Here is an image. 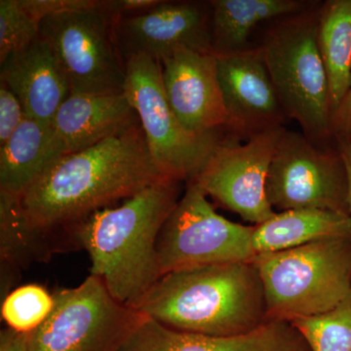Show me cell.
<instances>
[{"mask_svg": "<svg viewBox=\"0 0 351 351\" xmlns=\"http://www.w3.org/2000/svg\"><path fill=\"white\" fill-rule=\"evenodd\" d=\"M140 120L82 151L58 158L21 197L34 228L47 233L69 226L163 179Z\"/></svg>", "mask_w": 351, "mask_h": 351, "instance_id": "cell-1", "label": "cell"}, {"mask_svg": "<svg viewBox=\"0 0 351 351\" xmlns=\"http://www.w3.org/2000/svg\"><path fill=\"white\" fill-rule=\"evenodd\" d=\"M181 184L163 178L119 207L98 210L68 228L89 255L90 276L122 304L137 308L161 277L157 241L181 198Z\"/></svg>", "mask_w": 351, "mask_h": 351, "instance_id": "cell-2", "label": "cell"}, {"mask_svg": "<svg viewBox=\"0 0 351 351\" xmlns=\"http://www.w3.org/2000/svg\"><path fill=\"white\" fill-rule=\"evenodd\" d=\"M136 311L178 331L212 337L248 334L267 323L265 289L253 261L164 274Z\"/></svg>", "mask_w": 351, "mask_h": 351, "instance_id": "cell-3", "label": "cell"}, {"mask_svg": "<svg viewBox=\"0 0 351 351\" xmlns=\"http://www.w3.org/2000/svg\"><path fill=\"white\" fill-rule=\"evenodd\" d=\"M321 2L267 25L258 44L288 119L321 147H336L326 69L318 48Z\"/></svg>", "mask_w": 351, "mask_h": 351, "instance_id": "cell-4", "label": "cell"}, {"mask_svg": "<svg viewBox=\"0 0 351 351\" xmlns=\"http://www.w3.org/2000/svg\"><path fill=\"white\" fill-rule=\"evenodd\" d=\"M252 261L265 289L267 322L328 313L351 291V237L260 254Z\"/></svg>", "mask_w": 351, "mask_h": 351, "instance_id": "cell-5", "label": "cell"}, {"mask_svg": "<svg viewBox=\"0 0 351 351\" xmlns=\"http://www.w3.org/2000/svg\"><path fill=\"white\" fill-rule=\"evenodd\" d=\"M125 71L124 93L137 113L157 168L169 179L193 181L215 149L233 136L228 132L195 135L186 131L166 99L160 64L151 58H129Z\"/></svg>", "mask_w": 351, "mask_h": 351, "instance_id": "cell-6", "label": "cell"}, {"mask_svg": "<svg viewBox=\"0 0 351 351\" xmlns=\"http://www.w3.org/2000/svg\"><path fill=\"white\" fill-rule=\"evenodd\" d=\"M53 295L50 315L29 334V351H119L141 317L93 276Z\"/></svg>", "mask_w": 351, "mask_h": 351, "instance_id": "cell-7", "label": "cell"}, {"mask_svg": "<svg viewBox=\"0 0 351 351\" xmlns=\"http://www.w3.org/2000/svg\"><path fill=\"white\" fill-rule=\"evenodd\" d=\"M206 193L186 184L184 195L166 219L157 241L161 276L203 265L252 261L254 226H243L215 211Z\"/></svg>", "mask_w": 351, "mask_h": 351, "instance_id": "cell-8", "label": "cell"}, {"mask_svg": "<svg viewBox=\"0 0 351 351\" xmlns=\"http://www.w3.org/2000/svg\"><path fill=\"white\" fill-rule=\"evenodd\" d=\"M114 18L100 6L48 16L39 34L54 52L71 93L122 94L125 64L114 36Z\"/></svg>", "mask_w": 351, "mask_h": 351, "instance_id": "cell-9", "label": "cell"}, {"mask_svg": "<svg viewBox=\"0 0 351 351\" xmlns=\"http://www.w3.org/2000/svg\"><path fill=\"white\" fill-rule=\"evenodd\" d=\"M272 209L322 210L350 215L348 173L338 147H321L284 129L267 179ZM276 211V210H274Z\"/></svg>", "mask_w": 351, "mask_h": 351, "instance_id": "cell-10", "label": "cell"}, {"mask_svg": "<svg viewBox=\"0 0 351 351\" xmlns=\"http://www.w3.org/2000/svg\"><path fill=\"white\" fill-rule=\"evenodd\" d=\"M284 129L262 132L244 144L234 137L226 138L193 182L207 196L244 221L255 226L265 223L276 214L267 199V179Z\"/></svg>", "mask_w": 351, "mask_h": 351, "instance_id": "cell-11", "label": "cell"}, {"mask_svg": "<svg viewBox=\"0 0 351 351\" xmlns=\"http://www.w3.org/2000/svg\"><path fill=\"white\" fill-rule=\"evenodd\" d=\"M113 36L124 64L134 56L160 64L184 49L213 53L211 3L161 1L145 12L115 17Z\"/></svg>", "mask_w": 351, "mask_h": 351, "instance_id": "cell-12", "label": "cell"}, {"mask_svg": "<svg viewBox=\"0 0 351 351\" xmlns=\"http://www.w3.org/2000/svg\"><path fill=\"white\" fill-rule=\"evenodd\" d=\"M226 112L228 131L248 140L284 127L286 117L258 46L228 54H215Z\"/></svg>", "mask_w": 351, "mask_h": 351, "instance_id": "cell-13", "label": "cell"}, {"mask_svg": "<svg viewBox=\"0 0 351 351\" xmlns=\"http://www.w3.org/2000/svg\"><path fill=\"white\" fill-rule=\"evenodd\" d=\"M159 64L166 99L186 131L195 135L228 132L213 53L180 50Z\"/></svg>", "mask_w": 351, "mask_h": 351, "instance_id": "cell-14", "label": "cell"}, {"mask_svg": "<svg viewBox=\"0 0 351 351\" xmlns=\"http://www.w3.org/2000/svg\"><path fill=\"white\" fill-rule=\"evenodd\" d=\"M119 351H311L289 322H267L248 334L212 337L178 331L141 314Z\"/></svg>", "mask_w": 351, "mask_h": 351, "instance_id": "cell-15", "label": "cell"}, {"mask_svg": "<svg viewBox=\"0 0 351 351\" xmlns=\"http://www.w3.org/2000/svg\"><path fill=\"white\" fill-rule=\"evenodd\" d=\"M0 82L19 99L25 117L47 125L71 93L61 64L40 36L0 63Z\"/></svg>", "mask_w": 351, "mask_h": 351, "instance_id": "cell-16", "label": "cell"}, {"mask_svg": "<svg viewBox=\"0 0 351 351\" xmlns=\"http://www.w3.org/2000/svg\"><path fill=\"white\" fill-rule=\"evenodd\" d=\"M138 119L125 93H71L51 126L64 156L93 147Z\"/></svg>", "mask_w": 351, "mask_h": 351, "instance_id": "cell-17", "label": "cell"}, {"mask_svg": "<svg viewBox=\"0 0 351 351\" xmlns=\"http://www.w3.org/2000/svg\"><path fill=\"white\" fill-rule=\"evenodd\" d=\"M62 156L52 126L25 117L5 144L0 145V191L22 197Z\"/></svg>", "mask_w": 351, "mask_h": 351, "instance_id": "cell-18", "label": "cell"}, {"mask_svg": "<svg viewBox=\"0 0 351 351\" xmlns=\"http://www.w3.org/2000/svg\"><path fill=\"white\" fill-rule=\"evenodd\" d=\"M308 0H211L214 54L248 49L258 27L306 10Z\"/></svg>", "mask_w": 351, "mask_h": 351, "instance_id": "cell-19", "label": "cell"}, {"mask_svg": "<svg viewBox=\"0 0 351 351\" xmlns=\"http://www.w3.org/2000/svg\"><path fill=\"white\" fill-rule=\"evenodd\" d=\"M350 237V215L322 210H289L254 226L252 247L257 256L332 237Z\"/></svg>", "mask_w": 351, "mask_h": 351, "instance_id": "cell-20", "label": "cell"}, {"mask_svg": "<svg viewBox=\"0 0 351 351\" xmlns=\"http://www.w3.org/2000/svg\"><path fill=\"white\" fill-rule=\"evenodd\" d=\"M48 234L29 223L21 198L0 191L1 301L13 290L16 274L21 269L52 253L47 245Z\"/></svg>", "mask_w": 351, "mask_h": 351, "instance_id": "cell-21", "label": "cell"}, {"mask_svg": "<svg viewBox=\"0 0 351 351\" xmlns=\"http://www.w3.org/2000/svg\"><path fill=\"white\" fill-rule=\"evenodd\" d=\"M317 43L334 117L351 87V0L321 2Z\"/></svg>", "mask_w": 351, "mask_h": 351, "instance_id": "cell-22", "label": "cell"}, {"mask_svg": "<svg viewBox=\"0 0 351 351\" xmlns=\"http://www.w3.org/2000/svg\"><path fill=\"white\" fill-rule=\"evenodd\" d=\"M290 323L311 351H351V291L328 313Z\"/></svg>", "mask_w": 351, "mask_h": 351, "instance_id": "cell-23", "label": "cell"}, {"mask_svg": "<svg viewBox=\"0 0 351 351\" xmlns=\"http://www.w3.org/2000/svg\"><path fill=\"white\" fill-rule=\"evenodd\" d=\"M54 306V295L36 284L13 289L1 301L2 319L7 327L31 334L47 319Z\"/></svg>", "mask_w": 351, "mask_h": 351, "instance_id": "cell-24", "label": "cell"}, {"mask_svg": "<svg viewBox=\"0 0 351 351\" xmlns=\"http://www.w3.org/2000/svg\"><path fill=\"white\" fill-rule=\"evenodd\" d=\"M39 24L20 0H0V63L38 40Z\"/></svg>", "mask_w": 351, "mask_h": 351, "instance_id": "cell-25", "label": "cell"}, {"mask_svg": "<svg viewBox=\"0 0 351 351\" xmlns=\"http://www.w3.org/2000/svg\"><path fill=\"white\" fill-rule=\"evenodd\" d=\"M20 4L34 20L40 21L48 16L87 10L100 6L97 0H20Z\"/></svg>", "mask_w": 351, "mask_h": 351, "instance_id": "cell-26", "label": "cell"}, {"mask_svg": "<svg viewBox=\"0 0 351 351\" xmlns=\"http://www.w3.org/2000/svg\"><path fill=\"white\" fill-rule=\"evenodd\" d=\"M25 119L22 104L3 83H0V145L5 144Z\"/></svg>", "mask_w": 351, "mask_h": 351, "instance_id": "cell-27", "label": "cell"}, {"mask_svg": "<svg viewBox=\"0 0 351 351\" xmlns=\"http://www.w3.org/2000/svg\"><path fill=\"white\" fill-rule=\"evenodd\" d=\"M160 2L161 0H107L101 1V8L115 18L145 12Z\"/></svg>", "mask_w": 351, "mask_h": 351, "instance_id": "cell-28", "label": "cell"}, {"mask_svg": "<svg viewBox=\"0 0 351 351\" xmlns=\"http://www.w3.org/2000/svg\"><path fill=\"white\" fill-rule=\"evenodd\" d=\"M332 130L335 137L351 143V87L345 100L332 117Z\"/></svg>", "mask_w": 351, "mask_h": 351, "instance_id": "cell-29", "label": "cell"}, {"mask_svg": "<svg viewBox=\"0 0 351 351\" xmlns=\"http://www.w3.org/2000/svg\"><path fill=\"white\" fill-rule=\"evenodd\" d=\"M0 351H29V334L14 331L8 327L2 330Z\"/></svg>", "mask_w": 351, "mask_h": 351, "instance_id": "cell-30", "label": "cell"}, {"mask_svg": "<svg viewBox=\"0 0 351 351\" xmlns=\"http://www.w3.org/2000/svg\"><path fill=\"white\" fill-rule=\"evenodd\" d=\"M337 147L343 156L348 180V209L351 217V143L343 138H337Z\"/></svg>", "mask_w": 351, "mask_h": 351, "instance_id": "cell-31", "label": "cell"}]
</instances>
